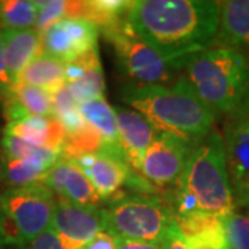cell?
Listing matches in <instances>:
<instances>
[{"label":"cell","mask_w":249,"mask_h":249,"mask_svg":"<svg viewBox=\"0 0 249 249\" xmlns=\"http://www.w3.org/2000/svg\"><path fill=\"white\" fill-rule=\"evenodd\" d=\"M115 114L119 150L132 173H137L144 152L158 132L134 109L115 108Z\"/></svg>","instance_id":"cell-15"},{"label":"cell","mask_w":249,"mask_h":249,"mask_svg":"<svg viewBox=\"0 0 249 249\" xmlns=\"http://www.w3.org/2000/svg\"><path fill=\"white\" fill-rule=\"evenodd\" d=\"M98 29L80 18H64L46 29L42 35V53L53 55L62 62L75 61L98 49Z\"/></svg>","instance_id":"cell-12"},{"label":"cell","mask_w":249,"mask_h":249,"mask_svg":"<svg viewBox=\"0 0 249 249\" xmlns=\"http://www.w3.org/2000/svg\"><path fill=\"white\" fill-rule=\"evenodd\" d=\"M124 103L142 114L158 133L196 144L214 129V112L196 96L181 73L166 86H127Z\"/></svg>","instance_id":"cell-2"},{"label":"cell","mask_w":249,"mask_h":249,"mask_svg":"<svg viewBox=\"0 0 249 249\" xmlns=\"http://www.w3.org/2000/svg\"><path fill=\"white\" fill-rule=\"evenodd\" d=\"M25 249H67L57 234L49 227L46 231L37 235Z\"/></svg>","instance_id":"cell-27"},{"label":"cell","mask_w":249,"mask_h":249,"mask_svg":"<svg viewBox=\"0 0 249 249\" xmlns=\"http://www.w3.org/2000/svg\"><path fill=\"white\" fill-rule=\"evenodd\" d=\"M180 73L216 116L249 111V60L240 52L212 46L187 58Z\"/></svg>","instance_id":"cell-4"},{"label":"cell","mask_w":249,"mask_h":249,"mask_svg":"<svg viewBox=\"0 0 249 249\" xmlns=\"http://www.w3.org/2000/svg\"><path fill=\"white\" fill-rule=\"evenodd\" d=\"M3 61L10 79L17 83L19 75L42 53V35L31 29H0Z\"/></svg>","instance_id":"cell-19"},{"label":"cell","mask_w":249,"mask_h":249,"mask_svg":"<svg viewBox=\"0 0 249 249\" xmlns=\"http://www.w3.org/2000/svg\"><path fill=\"white\" fill-rule=\"evenodd\" d=\"M11 86H13V82L10 79L4 61H3V53H1V45H0V90H1V94L4 96ZM3 96H1V98H3Z\"/></svg>","instance_id":"cell-31"},{"label":"cell","mask_w":249,"mask_h":249,"mask_svg":"<svg viewBox=\"0 0 249 249\" xmlns=\"http://www.w3.org/2000/svg\"><path fill=\"white\" fill-rule=\"evenodd\" d=\"M219 1H132L127 22L154 50L181 70L191 55L212 47L219 25Z\"/></svg>","instance_id":"cell-1"},{"label":"cell","mask_w":249,"mask_h":249,"mask_svg":"<svg viewBox=\"0 0 249 249\" xmlns=\"http://www.w3.org/2000/svg\"><path fill=\"white\" fill-rule=\"evenodd\" d=\"M162 249H193L187 245L184 240L181 238V235L178 234V229L175 226V222L169 229V231L166 234V237L162 241Z\"/></svg>","instance_id":"cell-29"},{"label":"cell","mask_w":249,"mask_h":249,"mask_svg":"<svg viewBox=\"0 0 249 249\" xmlns=\"http://www.w3.org/2000/svg\"><path fill=\"white\" fill-rule=\"evenodd\" d=\"M104 212L106 231L119 240L162 244L173 224L170 204L155 196L118 194Z\"/></svg>","instance_id":"cell-6"},{"label":"cell","mask_w":249,"mask_h":249,"mask_svg":"<svg viewBox=\"0 0 249 249\" xmlns=\"http://www.w3.org/2000/svg\"><path fill=\"white\" fill-rule=\"evenodd\" d=\"M65 86L78 104L104 97L106 80L98 49L67 64Z\"/></svg>","instance_id":"cell-18"},{"label":"cell","mask_w":249,"mask_h":249,"mask_svg":"<svg viewBox=\"0 0 249 249\" xmlns=\"http://www.w3.org/2000/svg\"><path fill=\"white\" fill-rule=\"evenodd\" d=\"M55 198L83 206H101L103 201L91 186L88 176L72 158L60 155V158L47 172L42 181Z\"/></svg>","instance_id":"cell-13"},{"label":"cell","mask_w":249,"mask_h":249,"mask_svg":"<svg viewBox=\"0 0 249 249\" xmlns=\"http://www.w3.org/2000/svg\"><path fill=\"white\" fill-rule=\"evenodd\" d=\"M178 234L193 249H229L223 217L216 214L191 212L173 214Z\"/></svg>","instance_id":"cell-17"},{"label":"cell","mask_w":249,"mask_h":249,"mask_svg":"<svg viewBox=\"0 0 249 249\" xmlns=\"http://www.w3.org/2000/svg\"><path fill=\"white\" fill-rule=\"evenodd\" d=\"M60 155L4 134L0 142V180L6 188L42 183Z\"/></svg>","instance_id":"cell-8"},{"label":"cell","mask_w":249,"mask_h":249,"mask_svg":"<svg viewBox=\"0 0 249 249\" xmlns=\"http://www.w3.org/2000/svg\"><path fill=\"white\" fill-rule=\"evenodd\" d=\"M67 64L53 55L40 53L19 75L17 83L35 86L54 94L65 85Z\"/></svg>","instance_id":"cell-23"},{"label":"cell","mask_w":249,"mask_h":249,"mask_svg":"<svg viewBox=\"0 0 249 249\" xmlns=\"http://www.w3.org/2000/svg\"><path fill=\"white\" fill-rule=\"evenodd\" d=\"M194 145L170 134L157 133L142 155L137 175L147 186L160 191H173Z\"/></svg>","instance_id":"cell-9"},{"label":"cell","mask_w":249,"mask_h":249,"mask_svg":"<svg viewBox=\"0 0 249 249\" xmlns=\"http://www.w3.org/2000/svg\"><path fill=\"white\" fill-rule=\"evenodd\" d=\"M35 21V1L0 0V29H31Z\"/></svg>","instance_id":"cell-24"},{"label":"cell","mask_w":249,"mask_h":249,"mask_svg":"<svg viewBox=\"0 0 249 249\" xmlns=\"http://www.w3.org/2000/svg\"><path fill=\"white\" fill-rule=\"evenodd\" d=\"M1 247H3V244H1V240H0V249H1Z\"/></svg>","instance_id":"cell-33"},{"label":"cell","mask_w":249,"mask_h":249,"mask_svg":"<svg viewBox=\"0 0 249 249\" xmlns=\"http://www.w3.org/2000/svg\"><path fill=\"white\" fill-rule=\"evenodd\" d=\"M75 160L88 176L103 202H108L118 196L132 176V170L126 162L108 152L85 154Z\"/></svg>","instance_id":"cell-14"},{"label":"cell","mask_w":249,"mask_h":249,"mask_svg":"<svg viewBox=\"0 0 249 249\" xmlns=\"http://www.w3.org/2000/svg\"><path fill=\"white\" fill-rule=\"evenodd\" d=\"M222 134L235 209L249 214V111L230 118Z\"/></svg>","instance_id":"cell-10"},{"label":"cell","mask_w":249,"mask_h":249,"mask_svg":"<svg viewBox=\"0 0 249 249\" xmlns=\"http://www.w3.org/2000/svg\"><path fill=\"white\" fill-rule=\"evenodd\" d=\"M79 114L82 119L101 136L103 142L107 145L108 151L124 160L122 152L118 145L115 108L109 106L106 98L101 97L79 104Z\"/></svg>","instance_id":"cell-22"},{"label":"cell","mask_w":249,"mask_h":249,"mask_svg":"<svg viewBox=\"0 0 249 249\" xmlns=\"http://www.w3.org/2000/svg\"><path fill=\"white\" fill-rule=\"evenodd\" d=\"M4 134L60 154L65 139L61 124L54 116L42 115H28L10 122L4 127Z\"/></svg>","instance_id":"cell-20"},{"label":"cell","mask_w":249,"mask_h":249,"mask_svg":"<svg viewBox=\"0 0 249 249\" xmlns=\"http://www.w3.org/2000/svg\"><path fill=\"white\" fill-rule=\"evenodd\" d=\"M219 25L213 47L244 54L249 60V0L219 1Z\"/></svg>","instance_id":"cell-16"},{"label":"cell","mask_w":249,"mask_h":249,"mask_svg":"<svg viewBox=\"0 0 249 249\" xmlns=\"http://www.w3.org/2000/svg\"><path fill=\"white\" fill-rule=\"evenodd\" d=\"M1 103L7 124L28 115L53 116V94L35 86L14 83L3 96Z\"/></svg>","instance_id":"cell-21"},{"label":"cell","mask_w":249,"mask_h":249,"mask_svg":"<svg viewBox=\"0 0 249 249\" xmlns=\"http://www.w3.org/2000/svg\"><path fill=\"white\" fill-rule=\"evenodd\" d=\"M54 206L55 196L43 183L0 191L1 244L27 248L50 227Z\"/></svg>","instance_id":"cell-5"},{"label":"cell","mask_w":249,"mask_h":249,"mask_svg":"<svg viewBox=\"0 0 249 249\" xmlns=\"http://www.w3.org/2000/svg\"><path fill=\"white\" fill-rule=\"evenodd\" d=\"M36 7L35 29L43 34L46 29L64 18H70L71 1L65 0H34Z\"/></svg>","instance_id":"cell-25"},{"label":"cell","mask_w":249,"mask_h":249,"mask_svg":"<svg viewBox=\"0 0 249 249\" xmlns=\"http://www.w3.org/2000/svg\"><path fill=\"white\" fill-rule=\"evenodd\" d=\"M103 34L114 47L122 72L133 82L132 86H166L180 76V70L137 35L127 19Z\"/></svg>","instance_id":"cell-7"},{"label":"cell","mask_w":249,"mask_h":249,"mask_svg":"<svg viewBox=\"0 0 249 249\" xmlns=\"http://www.w3.org/2000/svg\"><path fill=\"white\" fill-rule=\"evenodd\" d=\"M169 204L173 214L202 212L226 217L235 212L223 134L217 129L194 145Z\"/></svg>","instance_id":"cell-3"},{"label":"cell","mask_w":249,"mask_h":249,"mask_svg":"<svg viewBox=\"0 0 249 249\" xmlns=\"http://www.w3.org/2000/svg\"><path fill=\"white\" fill-rule=\"evenodd\" d=\"M116 249H162L160 244L151 242H140V241L119 240L116 238Z\"/></svg>","instance_id":"cell-30"},{"label":"cell","mask_w":249,"mask_h":249,"mask_svg":"<svg viewBox=\"0 0 249 249\" xmlns=\"http://www.w3.org/2000/svg\"><path fill=\"white\" fill-rule=\"evenodd\" d=\"M1 96H3V94H1V90H0V103H1Z\"/></svg>","instance_id":"cell-32"},{"label":"cell","mask_w":249,"mask_h":249,"mask_svg":"<svg viewBox=\"0 0 249 249\" xmlns=\"http://www.w3.org/2000/svg\"><path fill=\"white\" fill-rule=\"evenodd\" d=\"M223 222L229 249H249V214L234 212Z\"/></svg>","instance_id":"cell-26"},{"label":"cell","mask_w":249,"mask_h":249,"mask_svg":"<svg viewBox=\"0 0 249 249\" xmlns=\"http://www.w3.org/2000/svg\"><path fill=\"white\" fill-rule=\"evenodd\" d=\"M116 238L107 231H101L80 249H116Z\"/></svg>","instance_id":"cell-28"},{"label":"cell","mask_w":249,"mask_h":249,"mask_svg":"<svg viewBox=\"0 0 249 249\" xmlns=\"http://www.w3.org/2000/svg\"><path fill=\"white\" fill-rule=\"evenodd\" d=\"M50 229L67 249H80L101 231H106L103 206H83L55 198Z\"/></svg>","instance_id":"cell-11"}]
</instances>
